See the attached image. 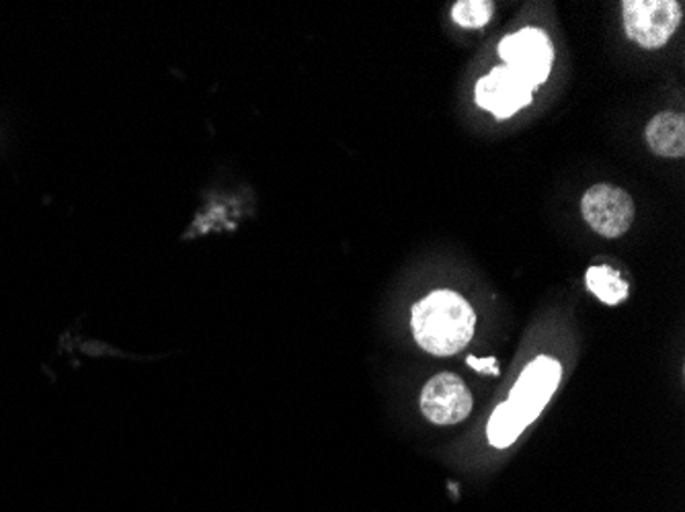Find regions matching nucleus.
Segmentation results:
<instances>
[{"label": "nucleus", "mask_w": 685, "mask_h": 512, "mask_svg": "<svg viewBox=\"0 0 685 512\" xmlns=\"http://www.w3.org/2000/svg\"><path fill=\"white\" fill-rule=\"evenodd\" d=\"M499 56L511 72H516L531 89H536L550 77L555 50L546 31L526 27L499 43Z\"/></svg>", "instance_id": "7ed1b4c3"}, {"label": "nucleus", "mask_w": 685, "mask_h": 512, "mask_svg": "<svg viewBox=\"0 0 685 512\" xmlns=\"http://www.w3.org/2000/svg\"><path fill=\"white\" fill-rule=\"evenodd\" d=\"M421 410L431 423L441 426L462 423L472 410V396L458 375L440 373L423 387Z\"/></svg>", "instance_id": "0eeeda50"}, {"label": "nucleus", "mask_w": 685, "mask_h": 512, "mask_svg": "<svg viewBox=\"0 0 685 512\" xmlns=\"http://www.w3.org/2000/svg\"><path fill=\"white\" fill-rule=\"evenodd\" d=\"M585 282H587V289L608 306H616L628 297V285L622 279L620 273L606 265L587 270Z\"/></svg>", "instance_id": "1a4fd4ad"}, {"label": "nucleus", "mask_w": 685, "mask_h": 512, "mask_svg": "<svg viewBox=\"0 0 685 512\" xmlns=\"http://www.w3.org/2000/svg\"><path fill=\"white\" fill-rule=\"evenodd\" d=\"M562 377L560 363L550 357H538L521 372L513 385L507 404L513 408L526 426H530L538 414L546 408L550 397L555 396Z\"/></svg>", "instance_id": "20e7f679"}, {"label": "nucleus", "mask_w": 685, "mask_h": 512, "mask_svg": "<svg viewBox=\"0 0 685 512\" xmlns=\"http://www.w3.org/2000/svg\"><path fill=\"white\" fill-rule=\"evenodd\" d=\"M523 429H528V426L523 424V421L505 400L503 404H499L497 410L492 412L491 421L487 426V435H489L492 447L507 449L518 441V436L523 433Z\"/></svg>", "instance_id": "9d476101"}, {"label": "nucleus", "mask_w": 685, "mask_h": 512, "mask_svg": "<svg viewBox=\"0 0 685 512\" xmlns=\"http://www.w3.org/2000/svg\"><path fill=\"white\" fill-rule=\"evenodd\" d=\"M626 36L645 50H659L677 31L684 4L677 0H626L622 4Z\"/></svg>", "instance_id": "f03ea898"}, {"label": "nucleus", "mask_w": 685, "mask_h": 512, "mask_svg": "<svg viewBox=\"0 0 685 512\" xmlns=\"http://www.w3.org/2000/svg\"><path fill=\"white\" fill-rule=\"evenodd\" d=\"M411 324L414 338L423 351L438 357H450L472 341L477 314L462 295L440 289L413 307Z\"/></svg>", "instance_id": "f257e3e1"}, {"label": "nucleus", "mask_w": 685, "mask_h": 512, "mask_svg": "<svg viewBox=\"0 0 685 512\" xmlns=\"http://www.w3.org/2000/svg\"><path fill=\"white\" fill-rule=\"evenodd\" d=\"M468 365L472 367V370H477L480 373H487V375H499V363H497V358H477V357H468Z\"/></svg>", "instance_id": "f8f14e48"}, {"label": "nucleus", "mask_w": 685, "mask_h": 512, "mask_svg": "<svg viewBox=\"0 0 685 512\" xmlns=\"http://www.w3.org/2000/svg\"><path fill=\"white\" fill-rule=\"evenodd\" d=\"M581 214L591 230L606 238H618L633 226V197L614 185H595L583 195Z\"/></svg>", "instance_id": "39448f33"}, {"label": "nucleus", "mask_w": 685, "mask_h": 512, "mask_svg": "<svg viewBox=\"0 0 685 512\" xmlns=\"http://www.w3.org/2000/svg\"><path fill=\"white\" fill-rule=\"evenodd\" d=\"M650 150L665 158H682L685 152V119L682 114L665 111L648 121L647 131Z\"/></svg>", "instance_id": "6e6552de"}, {"label": "nucleus", "mask_w": 685, "mask_h": 512, "mask_svg": "<svg viewBox=\"0 0 685 512\" xmlns=\"http://www.w3.org/2000/svg\"><path fill=\"white\" fill-rule=\"evenodd\" d=\"M531 92L534 89L530 85L516 72H511L507 66H497L477 82L474 97L485 111L497 119H507L530 105Z\"/></svg>", "instance_id": "423d86ee"}, {"label": "nucleus", "mask_w": 685, "mask_h": 512, "mask_svg": "<svg viewBox=\"0 0 685 512\" xmlns=\"http://www.w3.org/2000/svg\"><path fill=\"white\" fill-rule=\"evenodd\" d=\"M492 17V2L489 0H460L452 9V19L466 29L485 27Z\"/></svg>", "instance_id": "9b49d317"}]
</instances>
